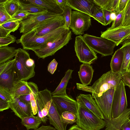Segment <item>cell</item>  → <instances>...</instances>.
Returning <instances> with one entry per match:
<instances>
[{"mask_svg": "<svg viewBox=\"0 0 130 130\" xmlns=\"http://www.w3.org/2000/svg\"><path fill=\"white\" fill-rule=\"evenodd\" d=\"M121 74L116 73L111 70L103 74L91 86L76 83L77 89L95 93L99 96L107 90L115 89L121 80Z\"/></svg>", "mask_w": 130, "mask_h": 130, "instance_id": "cell-1", "label": "cell"}, {"mask_svg": "<svg viewBox=\"0 0 130 130\" xmlns=\"http://www.w3.org/2000/svg\"><path fill=\"white\" fill-rule=\"evenodd\" d=\"M78 102L77 125L83 130H100L106 125L100 118L84 105Z\"/></svg>", "mask_w": 130, "mask_h": 130, "instance_id": "cell-2", "label": "cell"}, {"mask_svg": "<svg viewBox=\"0 0 130 130\" xmlns=\"http://www.w3.org/2000/svg\"><path fill=\"white\" fill-rule=\"evenodd\" d=\"M66 29L64 27H60L40 37L21 36L20 39L17 40V42L21 43L23 49L25 50L33 51L39 49L56 39Z\"/></svg>", "mask_w": 130, "mask_h": 130, "instance_id": "cell-3", "label": "cell"}, {"mask_svg": "<svg viewBox=\"0 0 130 130\" xmlns=\"http://www.w3.org/2000/svg\"><path fill=\"white\" fill-rule=\"evenodd\" d=\"M72 35L70 29H67L56 39L46 44L42 48L32 51L39 58L43 59L54 55L57 51L68 43L72 39Z\"/></svg>", "mask_w": 130, "mask_h": 130, "instance_id": "cell-4", "label": "cell"}, {"mask_svg": "<svg viewBox=\"0 0 130 130\" xmlns=\"http://www.w3.org/2000/svg\"><path fill=\"white\" fill-rule=\"evenodd\" d=\"M65 21L62 15L46 20L38 25L31 31L23 34V37H40L60 27H64Z\"/></svg>", "mask_w": 130, "mask_h": 130, "instance_id": "cell-5", "label": "cell"}, {"mask_svg": "<svg viewBox=\"0 0 130 130\" xmlns=\"http://www.w3.org/2000/svg\"><path fill=\"white\" fill-rule=\"evenodd\" d=\"M15 61L14 58L0 64V86L8 89L12 94L14 85L19 80Z\"/></svg>", "mask_w": 130, "mask_h": 130, "instance_id": "cell-6", "label": "cell"}, {"mask_svg": "<svg viewBox=\"0 0 130 130\" xmlns=\"http://www.w3.org/2000/svg\"><path fill=\"white\" fill-rule=\"evenodd\" d=\"M83 37L90 47L103 57L112 55L113 53L114 48L116 46L115 42L104 38L87 34H84Z\"/></svg>", "mask_w": 130, "mask_h": 130, "instance_id": "cell-7", "label": "cell"}, {"mask_svg": "<svg viewBox=\"0 0 130 130\" xmlns=\"http://www.w3.org/2000/svg\"><path fill=\"white\" fill-rule=\"evenodd\" d=\"M29 53L25 50L19 48L15 58V66L19 80L27 81L35 75V67H30L26 64L28 59L30 58Z\"/></svg>", "mask_w": 130, "mask_h": 130, "instance_id": "cell-8", "label": "cell"}, {"mask_svg": "<svg viewBox=\"0 0 130 130\" xmlns=\"http://www.w3.org/2000/svg\"><path fill=\"white\" fill-rule=\"evenodd\" d=\"M74 47L76 55L81 62L90 64L98 58L95 52L87 44L81 35L76 37Z\"/></svg>", "mask_w": 130, "mask_h": 130, "instance_id": "cell-9", "label": "cell"}, {"mask_svg": "<svg viewBox=\"0 0 130 130\" xmlns=\"http://www.w3.org/2000/svg\"><path fill=\"white\" fill-rule=\"evenodd\" d=\"M127 106L125 85L121 80L114 93L111 109L112 119L120 116L127 108Z\"/></svg>", "mask_w": 130, "mask_h": 130, "instance_id": "cell-10", "label": "cell"}, {"mask_svg": "<svg viewBox=\"0 0 130 130\" xmlns=\"http://www.w3.org/2000/svg\"><path fill=\"white\" fill-rule=\"evenodd\" d=\"M91 18L90 15L84 13L72 11L69 28L76 35L83 34L91 25Z\"/></svg>", "mask_w": 130, "mask_h": 130, "instance_id": "cell-11", "label": "cell"}, {"mask_svg": "<svg viewBox=\"0 0 130 130\" xmlns=\"http://www.w3.org/2000/svg\"><path fill=\"white\" fill-rule=\"evenodd\" d=\"M114 89H111L101 94L99 96L92 93V96L103 114L105 119L111 120V109L114 93Z\"/></svg>", "mask_w": 130, "mask_h": 130, "instance_id": "cell-12", "label": "cell"}, {"mask_svg": "<svg viewBox=\"0 0 130 130\" xmlns=\"http://www.w3.org/2000/svg\"><path fill=\"white\" fill-rule=\"evenodd\" d=\"M52 100L57 110L61 115L63 112H72L77 117L78 103L67 94L52 95Z\"/></svg>", "mask_w": 130, "mask_h": 130, "instance_id": "cell-13", "label": "cell"}, {"mask_svg": "<svg viewBox=\"0 0 130 130\" xmlns=\"http://www.w3.org/2000/svg\"><path fill=\"white\" fill-rule=\"evenodd\" d=\"M58 15L49 11L40 14L30 15L27 18L20 22V33L23 34L27 33L44 21Z\"/></svg>", "mask_w": 130, "mask_h": 130, "instance_id": "cell-14", "label": "cell"}, {"mask_svg": "<svg viewBox=\"0 0 130 130\" xmlns=\"http://www.w3.org/2000/svg\"><path fill=\"white\" fill-rule=\"evenodd\" d=\"M101 37L112 41L117 46L130 34V26H121L113 28L109 27L105 31H101Z\"/></svg>", "mask_w": 130, "mask_h": 130, "instance_id": "cell-15", "label": "cell"}, {"mask_svg": "<svg viewBox=\"0 0 130 130\" xmlns=\"http://www.w3.org/2000/svg\"><path fill=\"white\" fill-rule=\"evenodd\" d=\"M37 85L32 82L19 80L14 85L13 90L12 98H18L24 95L30 94L32 93L36 99L38 92Z\"/></svg>", "mask_w": 130, "mask_h": 130, "instance_id": "cell-16", "label": "cell"}, {"mask_svg": "<svg viewBox=\"0 0 130 130\" xmlns=\"http://www.w3.org/2000/svg\"><path fill=\"white\" fill-rule=\"evenodd\" d=\"M10 105V108L15 115L21 119L33 114L30 103L23 102L19 98H12Z\"/></svg>", "mask_w": 130, "mask_h": 130, "instance_id": "cell-17", "label": "cell"}, {"mask_svg": "<svg viewBox=\"0 0 130 130\" xmlns=\"http://www.w3.org/2000/svg\"><path fill=\"white\" fill-rule=\"evenodd\" d=\"M51 91L46 88L44 90L39 91L36 99L37 107V116L42 122L46 123L48 118L44 117L42 110L48 102L52 100V95Z\"/></svg>", "mask_w": 130, "mask_h": 130, "instance_id": "cell-18", "label": "cell"}, {"mask_svg": "<svg viewBox=\"0 0 130 130\" xmlns=\"http://www.w3.org/2000/svg\"><path fill=\"white\" fill-rule=\"evenodd\" d=\"M67 3L72 9L92 17V9L95 4L93 0H67Z\"/></svg>", "mask_w": 130, "mask_h": 130, "instance_id": "cell-19", "label": "cell"}, {"mask_svg": "<svg viewBox=\"0 0 130 130\" xmlns=\"http://www.w3.org/2000/svg\"><path fill=\"white\" fill-rule=\"evenodd\" d=\"M77 101L84 105L99 117L105 120L103 114L91 95L80 94L77 98Z\"/></svg>", "mask_w": 130, "mask_h": 130, "instance_id": "cell-20", "label": "cell"}, {"mask_svg": "<svg viewBox=\"0 0 130 130\" xmlns=\"http://www.w3.org/2000/svg\"><path fill=\"white\" fill-rule=\"evenodd\" d=\"M48 116L51 124L57 130H66L67 125L63 122L52 100L49 110Z\"/></svg>", "mask_w": 130, "mask_h": 130, "instance_id": "cell-21", "label": "cell"}, {"mask_svg": "<svg viewBox=\"0 0 130 130\" xmlns=\"http://www.w3.org/2000/svg\"><path fill=\"white\" fill-rule=\"evenodd\" d=\"M130 117V108H127L118 117L111 120L105 119L106 123L105 130H122L121 126Z\"/></svg>", "mask_w": 130, "mask_h": 130, "instance_id": "cell-22", "label": "cell"}, {"mask_svg": "<svg viewBox=\"0 0 130 130\" xmlns=\"http://www.w3.org/2000/svg\"><path fill=\"white\" fill-rule=\"evenodd\" d=\"M27 3H30L41 6L48 11L57 15H62L63 10L56 3L55 0H26Z\"/></svg>", "mask_w": 130, "mask_h": 130, "instance_id": "cell-23", "label": "cell"}, {"mask_svg": "<svg viewBox=\"0 0 130 130\" xmlns=\"http://www.w3.org/2000/svg\"><path fill=\"white\" fill-rule=\"evenodd\" d=\"M94 72V70L90 64L83 63L80 66L78 73L82 84L87 86L90 84Z\"/></svg>", "mask_w": 130, "mask_h": 130, "instance_id": "cell-24", "label": "cell"}, {"mask_svg": "<svg viewBox=\"0 0 130 130\" xmlns=\"http://www.w3.org/2000/svg\"><path fill=\"white\" fill-rule=\"evenodd\" d=\"M20 8L19 11L24 12L30 15H37L45 13L48 11L39 6L32 4L26 3L20 0Z\"/></svg>", "mask_w": 130, "mask_h": 130, "instance_id": "cell-25", "label": "cell"}, {"mask_svg": "<svg viewBox=\"0 0 130 130\" xmlns=\"http://www.w3.org/2000/svg\"><path fill=\"white\" fill-rule=\"evenodd\" d=\"M123 58V52L120 48L115 51L111 59L110 67L112 72L116 73H120Z\"/></svg>", "mask_w": 130, "mask_h": 130, "instance_id": "cell-26", "label": "cell"}, {"mask_svg": "<svg viewBox=\"0 0 130 130\" xmlns=\"http://www.w3.org/2000/svg\"><path fill=\"white\" fill-rule=\"evenodd\" d=\"M20 22L12 19L0 25V37H6L11 32L16 31L20 26Z\"/></svg>", "mask_w": 130, "mask_h": 130, "instance_id": "cell-27", "label": "cell"}, {"mask_svg": "<svg viewBox=\"0 0 130 130\" xmlns=\"http://www.w3.org/2000/svg\"><path fill=\"white\" fill-rule=\"evenodd\" d=\"M73 70L69 69L66 72L64 77L55 90L51 93L52 95H57L67 94L66 88L69 79L71 78Z\"/></svg>", "mask_w": 130, "mask_h": 130, "instance_id": "cell-28", "label": "cell"}, {"mask_svg": "<svg viewBox=\"0 0 130 130\" xmlns=\"http://www.w3.org/2000/svg\"><path fill=\"white\" fill-rule=\"evenodd\" d=\"M17 52V49L14 47L8 46L0 47V64L12 59Z\"/></svg>", "mask_w": 130, "mask_h": 130, "instance_id": "cell-29", "label": "cell"}, {"mask_svg": "<svg viewBox=\"0 0 130 130\" xmlns=\"http://www.w3.org/2000/svg\"><path fill=\"white\" fill-rule=\"evenodd\" d=\"M21 119V123L26 127L27 130L38 128L42 122L38 116H35L33 114L30 116L23 117Z\"/></svg>", "mask_w": 130, "mask_h": 130, "instance_id": "cell-30", "label": "cell"}, {"mask_svg": "<svg viewBox=\"0 0 130 130\" xmlns=\"http://www.w3.org/2000/svg\"><path fill=\"white\" fill-rule=\"evenodd\" d=\"M120 48L123 52V61L120 72L122 74L128 71L130 61V41L123 44Z\"/></svg>", "mask_w": 130, "mask_h": 130, "instance_id": "cell-31", "label": "cell"}, {"mask_svg": "<svg viewBox=\"0 0 130 130\" xmlns=\"http://www.w3.org/2000/svg\"><path fill=\"white\" fill-rule=\"evenodd\" d=\"M20 1L19 0H4V6L11 18L19 12L20 8Z\"/></svg>", "mask_w": 130, "mask_h": 130, "instance_id": "cell-32", "label": "cell"}, {"mask_svg": "<svg viewBox=\"0 0 130 130\" xmlns=\"http://www.w3.org/2000/svg\"><path fill=\"white\" fill-rule=\"evenodd\" d=\"M92 17L103 25L106 26L104 10L95 4L92 9Z\"/></svg>", "mask_w": 130, "mask_h": 130, "instance_id": "cell-33", "label": "cell"}, {"mask_svg": "<svg viewBox=\"0 0 130 130\" xmlns=\"http://www.w3.org/2000/svg\"><path fill=\"white\" fill-rule=\"evenodd\" d=\"M60 116L63 122L67 125L72 124L77 122V116L71 112L68 111L64 112Z\"/></svg>", "mask_w": 130, "mask_h": 130, "instance_id": "cell-34", "label": "cell"}, {"mask_svg": "<svg viewBox=\"0 0 130 130\" xmlns=\"http://www.w3.org/2000/svg\"><path fill=\"white\" fill-rule=\"evenodd\" d=\"M72 9L67 5L64 7L62 10L63 13V15L65 21L64 27L67 29H69V26L71 22Z\"/></svg>", "mask_w": 130, "mask_h": 130, "instance_id": "cell-35", "label": "cell"}, {"mask_svg": "<svg viewBox=\"0 0 130 130\" xmlns=\"http://www.w3.org/2000/svg\"><path fill=\"white\" fill-rule=\"evenodd\" d=\"M4 1L0 0V25L12 19L5 9L4 5Z\"/></svg>", "mask_w": 130, "mask_h": 130, "instance_id": "cell-36", "label": "cell"}, {"mask_svg": "<svg viewBox=\"0 0 130 130\" xmlns=\"http://www.w3.org/2000/svg\"><path fill=\"white\" fill-rule=\"evenodd\" d=\"M93 1L103 10L112 12L113 0H93Z\"/></svg>", "mask_w": 130, "mask_h": 130, "instance_id": "cell-37", "label": "cell"}, {"mask_svg": "<svg viewBox=\"0 0 130 130\" xmlns=\"http://www.w3.org/2000/svg\"><path fill=\"white\" fill-rule=\"evenodd\" d=\"M122 26H130V0H128L124 8Z\"/></svg>", "mask_w": 130, "mask_h": 130, "instance_id": "cell-38", "label": "cell"}, {"mask_svg": "<svg viewBox=\"0 0 130 130\" xmlns=\"http://www.w3.org/2000/svg\"><path fill=\"white\" fill-rule=\"evenodd\" d=\"M0 99L11 103L12 99V95L7 89L0 86Z\"/></svg>", "mask_w": 130, "mask_h": 130, "instance_id": "cell-39", "label": "cell"}, {"mask_svg": "<svg viewBox=\"0 0 130 130\" xmlns=\"http://www.w3.org/2000/svg\"><path fill=\"white\" fill-rule=\"evenodd\" d=\"M17 41L16 37L10 34L6 37H0V47L8 46Z\"/></svg>", "mask_w": 130, "mask_h": 130, "instance_id": "cell-40", "label": "cell"}, {"mask_svg": "<svg viewBox=\"0 0 130 130\" xmlns=\"http://www.w3.org/2000/svg\"><path fill=\"white\" fill-rule=\"evenodd\" d=\"M124 9L117 15L116 19L113 21L110 28H114L122 26Z\"/></svg>", "mask_w": 130, "mask_h": 130, "instance_id": "cell-41", "label": "cell"}, {"mask_svg": "<svg viewBox=\"0 0 130 130\" xmlns=\"http://www.w3.org/2000/svg\"><path fill=\"white\" fill-rule=\"evenodd\" d=\"M29 15L30 14L27 12L19 11L16 14L13 16L12 17V18L14 20L20 22L27 18Z\"/></svg>", "mask_w": 130, "mask_h": 130, "instance_id": "cell-42", "label": "cell"}, {"mask_svg": "<svg viewBox=\"0 0 130 130\" xmlns=\"http://www.w3.org/2000/svg\"><path fill=\"white\" fill-rule=\"evenodd\" d=\"M58 64L55 59H53L48 64L47 66L48 71L52 74L56 71Z\"/></svg>", "mask_w": 130, "mask_h": 130, "instance_id": "cell-43", "label": "cell"}, {"mask_svg": "<svg viewBox=\"0 0 130 130\" xmlns=\"http://www.w3.org/2000/svg\"><path fill=\"white\" fill-rule=\"evenodd\" d=\"M30 104L34 115H36L37 113V107L36 99L32 93L30 94Z\"/></svg>", "mask_w": 130, "mask_h": 130, "instance_id": "cell-44", "label": "cell"}, {"mask_svg": "<svg viewBox=\"0 0 130 130\" xmlns=\"http://www.w3.org/2000/svg\"><path fill=\"white\" fill-rule=\"evenodd\" d=\"M10 102H7L0 99V111H3L10 108Z\"/></svg>", "mask_w": 130, "mask_h": 130, "instance_id": "cell-45", "label": "cell"}, {"mask_svg": "<svg viewBox=\"0 0 130 130\" xmlns=\"http://www.w3.org/2000/svg\"><path fill=\"white\" fill-rule=\"evenodd\" d=\"M120 0H113L112 6V12L115 13L116 15L120 12L119 8Z\"/></svg>", "mask_w": 130, "mask_h": 130, "instance_id": "cell-46", "label": "cell"}, {"mask_svg": "<svg viewBox=\"0 0 130 130\" xmlns=\"http://www.w3.org/2000/svg\"><path fill=\"white\" fill-rule=\"evenodd\" d=\"M111 12L104 10V13L105 25L110 24L112 21L110 18V14Z\"/></svg>", "mask_w": 130, "mask_h": 130, "instance_id": "cell-47", "label": "cell"}, {"mask_svg": "<svg viewBox=\"0 0 130 130\" xmlns=\"http://www.w3.org/2000/svg\"><path fill=\"white\" fill-rule=\"evenodd\" d=\"M121 80L125 86H127L130 88V78L125 73L121 74Z\"/></svg>", "mask_w": 130, "mask_h": 130, "instance_id": "cell-48", "label": "cell"}, {"mask_svg": "<svg viewBox=\"0 0 130 130\" xmlns=\"http://www.w3.org/2000/svg\"><path fill=\"white\" fill-rule=\"evenodd\" d=\"M52 100L48 102L42 110V115L44 117H46L48 115L49 110Z\"/></svg>", "mask_w": 130, "mask_h": 130, "instance_id": "cell-49", "label": "cell"}, {"mask_svg": "<svg viewBox=\"0 0 130 130\" xmlns=\"http://www.w3.org/2000/svg\"><path fill=\"white\" fill-rule=\"evenodd\" d=\"M30 94L21 95L19 96L18 98L23 102L27 103H30Z\"/></svg>", "mask_w": 130, "mask_h": 130, "instance_id": "cell-50", "label": "cell"}, {"mask_svg": "<svg viewBox=\"0 0 130 130\" xmlns=\"http://www.w3.org/2000/svg\"><path fill=\"white\" fill-rule=\"evenodd\" d=\"M121 129L122 130H130V119H127L122 124Z\"/></svg>", "mask_w": 130, "mask_h": 130, "instance_id": "cell-51", "label": "cell"}, {"mask_svg": "<svg viewBox=\"0 0 130 130\" xmlns=\"http://www.w3.org/2000/svg\"><path fill=\"white\" fill-rule=\"evenodd\" d=\"M128 0H120L119 8L120 12L122 11L125 8Z\"/></svg>", "mask_w": 130, "mask_h": 130, "instance_id": "cell-52", "label": "cell"}, {"mask_svg": "<svg viewBox=\"0 0 130 130\" xmlns=\"http://www.w3.org/2000/svg\"><path fill=\"white\" fill-rule=\"evenodd\" d=\"M57 4L62 9L67 5V0H55Z\"/></svg>", "mask_w": 130, "mask_h": 130, "instance_id": "cell-53", "label": "cell"}, {"mask_svg": "<svg viewBox=\"0 0 130 130\" xmlns=\"http://www.w3.org/2000/svg\"><path fill=\"white\" fill-rule=\"evenodd\" d=\"M34 130H56V129L50 126L42 125L39 128Z\"/></svg>", "mask_w": 130, "mask_h": 130, "instance_id": "cell-54", "label": "cell"}, {"mask_svg": "<svg viewBox=\"0 0 130 130\" xmlns=\"http://www.w3.org/2000/svg\"><path fill=\"white\" fill-rule=\"evenodd\" d=\"M129 41H130V34L124 39L120 44H124Z\"/></svg>", "mask_w": 130, "mask_h": 130, "instance_id": "cell-55", "label": "cell"}, {"mask_svg": "<svg viewBox=\"0 0 130 130\" xmlns=\"http://www.w3.org/2000/svg\"><path fill=\"white\" fill-rule=\"evenodd\" d=\"M117 15L116 14L113 12H111L110 14V18L111 20L115 21L116 19Z\"/></svg>", "mask_w": 130, "mask_h": 130, "instance_id": "cell-56", "label": "cell"}, {"mask_svg": "<svg viewBox=\"0 0 130 130\" xmlns=\"http://www.w3.org/2000/svg\"><path fill=\"white\" fill-rule=\"evenodd\" d=\"M69 130H82V129L77 125H75L71 126Z\"/></svg>", "mask_w": 130, "mask_h": 130, "instance_id": "cell-57", "label": "cell"}, {"mask_svg": "<svg viewBox=\"0 0 130 130\" xmlns=\"http://www.w3.org/2000/svg\"><path fill=\"white\" fill-rule=\"evenodd\" d=\"M124 73H125L130 78V70Z\"/></svg>", "mask_w": 130, "mask_h": 130, "instance_id": "cell-58", "label": "cell"}, {"mask_svg": "<svg viewBox=\"0 0 130 130\" xmlns=\"http://www.w3.org/2000/svg\"><path fill=\"white\" fill-rule=\"evenodd\" d=\"M130 70V62H129L128 66L127 71H129Z\"/></svg>", "mask_w": 130, "mask_h": 130, "instance_id": "cell-59", "label": "cell"}, {"mask_svg": "<svg viewBox=\"0 0 130 130\" xmlns=\"http://www.w3.org/2000/svg\"><path fill=\"white\" fill-rule=\"evenodd\" d=\"M82 130H83V129H82Z\"/></svg>", "mask_w": 130, "mask_h": 130, "instance_id": "cell-60", "label": "cell"}, {"mask_svg": "<svg viewBox=\"0 0 130 130\" xmlns=\"http://www.w3.org/2000/svg\"></svg>", "mask_w": 130, "mask_h": 130, "instance_id": "cell-61", "label": "cell"}]
</instances>
